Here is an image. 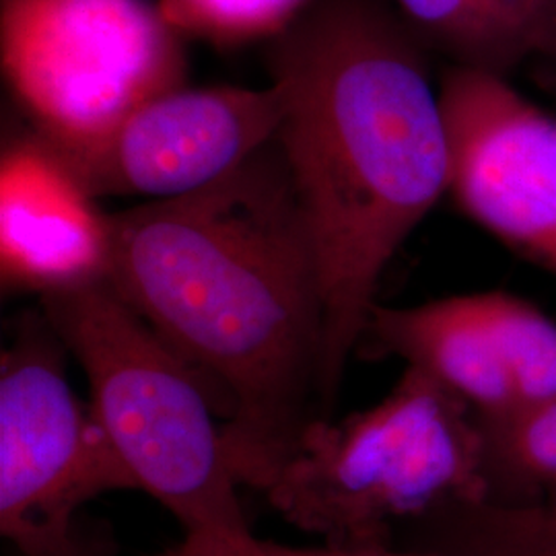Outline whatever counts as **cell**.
Segmentation results:
<instances>
[{
  "label": "cell",
  "mask_w": 556,
  "mask_h": 556,
  "mask_svg": "<svg viewBox=\"0 0 556 556\" xmlns=\"http://www.w3.org/2000/svg\"><path fill=\"white\" fill-rule=\"evenodd\" d=\"M511 383L516 408L556 396V321L505 291L472 293Z\"/></svg>",
  "instance_id": "obj_14"
},
{
  "label": "cell",
  "mask_w": 556,
  "mask_h": 556,
  "mask_svg": "<svg viewBox=\"0 0 556 556\" xmlns=\"http://www.w3.org/2000/svg\"><path fill=\"white\" fill-rule=\"evenodd\" d=\"M64 349L40 312L0 358V534L20 556L77 555L87 546L80 507L137 491L91 404L73 392Z\"/></svg>",
  "instance_id": "obj_6"
},
{
  "label": "cell",
  "mask_w": 556,
  "mask_h": 556,
  "mask_svg": "<svg viewBox=\"0 0 556 556\" xmlns=\"http://www.w3.org/2000/svg\"><path fill=\"white\" fill-rule=\"evenodd\" d=\"M0 62L29 128L79 153L186 87L184 36L149 0H2Z\"/></svg>",
  "instance_id": "obj_5"
},
{
  "label": "cell",
  "mask_w": 556,
  "mask_h": 556,
  "mask_svg": "<svg viewBox=\"0 0 556 556\" xmlns=\"http://www.w3.org/2000/svg\"><path fill=\"white\" fill-rule=\"evenodd\" d=\"M427 52L390 0H312L268 46L275 142L318 266L326 417L388 264L450 188Z\"/></svg>",
  "instance_id": "obj_2"
},
{
  "label": "cell",
  "mask_w": 556,
  "mask_h": 556,
  "mask_svg": "<svg viewBox=\"0 0 556 556\" xmlns=\"http://www.w3.org/2000/svg\"><path fill=\"white\" fill-rule=\"evenodd\" d=\"M457 206L556 277V118L505 77L450 66L439 83Z\"/></svg>",
  "instance_id": "obj_7"
},
{
  "label": "cell",
  "mask_w": 556,
  "mask_h": 556,
  "mask_svg": "<svg viewBox=\"0 0 556 556\" xmlns=\"http://www.w3.org/2000/svg\"><path fill=\"white\" fill-rule=\"evenodd\" d=\"M112 215L31 128L0 157V266L11 289L50 295L110 280Z\"/></svg>",
  "instance_id": "obj_9"
},
{
  "label": "cell",
  "mask_w": 556,
  "mask_h": 556,
  "mask_svg": "<svg viewBox=\"0 0 556 556\" xmlns=\"http://www.w3.org/2000/svg\"><path fill=\"white\" fill-rule=\"evenodd\" d=\"M40 305L79 361L89 404L137 491L160 501L184 536H254L213 400L110 280L41 295Z\"/></svg>",
  "instance_id": "obj_4"
},
{
  "label": "cell",
  "mask_w": 556,
  "mask_h": 556,
  "mask_svg": "<svg viewBox=\"0 0 556 556\" xmlns=\"http://www.w3.org/2000/svg\"><path fill=\"white\" fill-rule=\"evenodd\" d=\"M73 556H108V551H105V546H98V544L89 542L83 551Z\"/></svg>",
  "instance_id": "obj_17"
},
{
  "label": "cell",
  "mask_w": 556,
  "mask_h": 556,
  "mask_svg": "<svg viewBox=\"0 0 556 556\" xmlns=\"http://www.w3.org/2000/svg\"><path fill=\"white\" fill-rule=\"evenodd\" d=\"M433 553L456 556H556V498L457 505L415 526Z\"/></svg>",
  "instance_id": "obj_12"
},
{
  "label": "cell",
  "mask_w": 556,
  "mask_h": 556,
  "mask_svg": "<svg viewBox=\"0 0 556 556\" xmlns=\"http://www.w3.org/2000/svg\"><path fill=\"white\" fill-rule=\"evenodd\" d=\"M262 493L328 548H390L402 526L491 498L484 435L459 397L406 367L378 404L309 422Z\"/></svg>",
  "instance_id": "obj_3"
},
{
  "label": "cell",
  "mask_w": 556,
  "mask_h": 556,
  "mask_svg": "<svg viewBox=\"0 0 556 556\" xmlns=\"http://www.w3.org/2000/svg\"><path fill=\"white\" fill-rule=\"evenodd\" d=\"M427 50L456 68L509 79L556 54V0H390Z\"/></svg>",
  "instance_id": "obj_11"
},
{
  "label": "cell",
  "mask_w": 556,
  "mask_h": 556,
  "mask_svg": "<svg viewBox=\"0 0 556 556\" xmlns=\"http://www.w3.org/2000/svg\"><path fill=\"white\" fill-rule=\"evenodd\" d=\"M365 334L406 367L435 379L480 420H497L516 410L511 383L472 293L406 307L378 303Z\"/></svg>",
  "instance_id": "obj_10"
},
{
  "label": "cell",
  "mask_w": 556,
  "mask_h": 556,
  "mask_svg": "<svg viewBox=\"0 0 556 556\" xmlns=\"http://www.w3.org/2000/svg\"><path fill=\"white\" fill-rule=\"evenodd\" d=\"M312 0H157L163 17L184 38L233 48L275 40Z\"/></svg>",
  "instance_id": "obj_15"
},
{
  "label": "cell",
  "mask_w": 556,
  "mask_h": 556,
  "mask_svg": "<svg viewBox=\"0 0 556 556\" xmlns=\"http://www.w3.org/2000/svg\"><path fill=\"white\" fill-rule=\"evenodd\" d=\"M110 285L199 378L239 484L262 491L324 410V305L273 140L229 176L112 215Z\"/></svg>",
  "instance_id": "obj_1"
},
{
  "label": "cell",
  "mask_w": 556,
  "mask_h": 556,
  "mask_svg": "<svg viewBox=\"0 0 556 556\" xmlns=\"http://www.w3.org/2000/svg\"><path fill=\"white\" fill-rule=\"evenodd\" d=\"M491 498L534 503L556 498V396L497 420H480Z\"/></svg>",
  "instance_id": "obj_13"
},
{
  "label": "cell",
  "mask_w": 556,
  "mask_h": 556,
  "mask_svg": "<svg viewBox=\"0 0 556 556\" xmlns=\"http://www.w3.org/2000/svg\"><path fill=\"white\" fill-rule=\"evenodd\" d=\"M282 91L181 87L144 103L105 139L60 157L91 197L178 199L236 172L277 137Z\"/></svg>",
  "instance_id": "obj_8"
},
{
  "label": "cell",
  "mask_w": 556,
  "mask_h": 556,
  "mask_svg": "<svg viewBox=\"0 0 556 556\" xmlns=\"http://www.w3.org/2000/svg\"><path fill=\"white\" fill-rule=\"evenodd\" d=\"M223 556H456L445 553H433V551H420V553H400L392 548H379V551H342V548H291L282 546L277 542H266L256 538L252 544L227 553Z\"/></svg>",
  "instance_id": "obj_16"
}]
</instances>
